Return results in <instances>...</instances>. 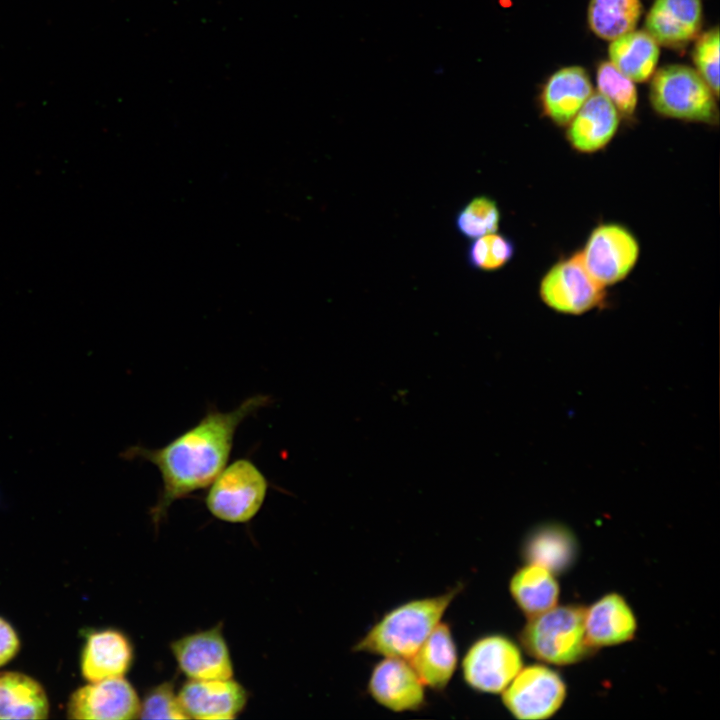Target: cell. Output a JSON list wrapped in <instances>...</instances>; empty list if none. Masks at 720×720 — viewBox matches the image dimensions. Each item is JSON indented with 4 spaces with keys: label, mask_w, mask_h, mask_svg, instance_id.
Listing matches in <instances>:
<instances>
[{
    "label": "cell",
    "mask_w": 720,
    "mask_h": 720,
    "mask_svg": "<svg viewBox=\"0 0 720 720\" xmlns=\"http://www.w3.org/2000/svg\"><path fill=\"white\" fill-rule=\"evenodd\" d=\"M271 402L269 395L255 394L230 411L209 407L196 424L164 446L132 445L120 453L122 459H141L159 471L162 488L150 510L156 526L175 501L211 484L229 461L240 424Z\"/></svg>",
    "instance_id": "cell-1"
},
{
    "label": "cell",
    "mask_w": 720,
    "mask_h": 720,
    "mask_svg": "<svg viewBox=\"0 0 720 720\" xmlns=\"http://www.w3.org/2000/svg\"><path fill=\"white\" fill-rule=\"evenodd\" d=\"M462 588V584H457L445 593L409 600L392 608L356 642L352 650L409 660L441 622Z\"/></svg>",
    "instance_id": "cell-2"
},
{
    "label": "cell",
    "mask_w": 720,
    "mask_h": 720,
    "mask_svg": "<svg viewBox=\"0 0 720 720\" xmlns=\"http://www.w3.org/2000/svg\"><path fill=\"white\" fill-rule=\"evenodd\" d=\"M586 607L555 606L528 617L519 639L532 657L553 665H571L592 655L594 648L585 629Z\"/></svg>",
    "instance_id": "cell-3"
},
{
    "label": "cell",
    "mask_w": 720,
    "mask_h": 720,
    "mask_svg": "<svg viewBox=\"0 0 720 720\" xmlns=\"http://www.w3.org/2000/svg\"><path fill=\"white\" fill-rule=\"evenodd\" d=\"M651 78L650 102L658 114L709 125L718 123L717 97L696 70L681 64L666 65Z\"/></svg>",
    "instance_id": "cell-4"
},
{
    "label": "cell",
    "mask_w": 720,
    "mask_h": 720,
    "mask_svg": "<svg viewBox=\"0 0 720 720\" xmlns=\"http://www.w3.org/2000/svg\"><path fill=\"white\" fill-rule=\"evenodd\" d=\"M205 505L217 519L246 523L261 509L269 482L249 458H237L220 471L208 486Z\"/></svg>",
    "instance_id": "cell-5"
},
{
    "label": "cell",
    "mask_w": 720,
    "mask_h": 720,
    "mask_svg": "<svg viewBox=\"0 0 720 720\" xmlns=\"http://www.w3.org/2000/svg\"><path fill=\"white\" fill-rule=\"evenodd\" d=\"M589 274L602 286L617 284L633 271L640 257V244L624 225H597L578 251Z\"/></svg>",
    "instance_id": "cell-6"
},
{
    "label": "cell",
    "mask_w": 720,
    "mask_h": 720,
    "mask_svg": "<svg viewBox=\"0 0 720 720\" xmlns=\"http://www.w3.org/2000/svg\"><path fill=\"white\" fill-rule=\"evenodd\" d=\"M522 667L519 646L502 634L475 640L461 663L466 684L475 691L490 694L502 693Z\"/></svg>",
    "instance_id": "cell-7"
},
{
    "label": "cell",
    "mask_w": 720,
    "mask_h": 720,
    "mask_svg": "<svg viewBox=\"0 0 720 720\" xmlns=\"http://www.w3.org/2000/svg\"><path fill=\"white\" fill-rule=\"evenodd\" d=\"M605 288L589 274L576 252L546 271L539 283V296L556 312L580 315L604 303Z\"/></svg>",
    "instance_id": "cell-8"
},
{
    "label": "cell",
    "mask_w": 720,
    "mask_h": 720,
    "mask_svg": "<svg viewBox=\"0 0 720 720\" xmlns=\"http://www.w3.org/2000/svg\"><path fill=\"white\" fill-rule=\"evenodd\" d=\"M566 695V684L556 671L534 664L522 667L502 691V702L516 719L542 720L561 708Z\"/></svg>",
    "instance_id": "cell-9"
},
{
    "label": "cell",
    "mask_w": 720,
    "mask_h": 720,
    "mask_svg": "<svg viewBox=\"0 0 720 720\" xmlns=\"http://www.w3.org/2000/svg\"><path fill=\"white\" fill-rule=\"evenodd\" d=\"M180 671L189 679H229L234 670L222 624L187 634L170 644Z\"/></svg>",
    "instance_id": "cell-10"
},
{
    "label": "cell",
    "mask_w": 720,
    "mask_h": 720,
    "mask_svg": "<svg viewBox=\"0 0 720 720\" xmlns=\"http://www.w3.org/2000/svg\"><path fill=\"white\" fill-rule=\"evenodd\" d=\"M140 700L124 677L90 682L71 696L67 713L71 719L127 720L138 717Z\"/></svg>",
    "instance_id": "cell-11"
},
{
    "label": "cell",
    "mask_w": 720,
    "mask_h": 720,
    "mask_svg": "<svg viewBox=\"0 0 720 720\" xmlns=\"http://www.w3.org/2000/svg\"><path fill=\"white\" fill-rule=\"evenodd\" d=\"M367 690L377 704L397 713L418 711L426 704L425 686L404 658L379 661L371 671Z\"/></svg>",
    "instance_id": "cell-12"
},
{
    "label": "cell",
    "mask_w": 720,
    "mask_h": 720,
    "mask_svg": "<svg viewBox=\"0 0 720 720\" xmlns=\"http://www.w3.org/2000/svg\"><path fill=\"white\" fill-rule=\"evenodd\" d=\"M180 705L189 719H234L246 706L245 688L229 679H189L177 693Z\"/></svg>",
    "instance_id": "cell-13"
},
{
    "label": "cell",
    "mask_w": 720,
    "mask_h": 720,
    "mask_svg": "<svg viewBox=\"0 0 720 720\" xmlns=\"http://www.w3.org/2000/svg\"><path fill=\"white\" fill-rule=\"evenodd\" d=\"M619 123L615 106L601 93L593 92L568 123L566 138L575 151L596 153L611 142Z\"/></svg>",
    "instance_id": "cell-14"
},
{
    "label": "cell",
    "mask_w": 720,
    "mask_h": 720,
    "mask_svg": "<svg viewBox=\"0 0 720 720\" xmlns=\"http://www.w3.org/2000/svg\"><path fill=\"white\" fill-rule=\"evenodd\" d=\"M701 24V0H654L645 19L646 31L666 47L686 45L697 36Z\"/></svg>",
    "instance_id": "cell-15"
},
{
    "label": "cell",
    "mask_w": 720,
    "mask_h": 720,
    "mask_svg": "<svg viewBox=\"0 0 720 720\" xmlns=\"http://www.w3.org/2000/svg\"><path fill=\"white\" fill-rule=\"evenodd\" d=\"M585 629L589 643L597 649L632 640L637 621L625 598L609 593L586 608Z\"/></svg>",
    "instance_id": "cell-16"
},
{
    "label": "cell",
    "mask_w": 720,
    "mask_h": 720,
    "mask_svg": "<svg viewBox=\"0 0 720 720\" xmlns=\"http://www.w3.org/2000/svg\"><path fill=\"white\" fill-rule=\"evenodd\" d=\"M132 660V645L122 632L114 629L94 632L82 652V675L90 682L124 677Z\"/></svg>",
    "instance_id": "cell-17"
},
{
    "label": "cell",
    "mask_w": 720,
    "mask_h": 720,
    "mask_svg": "<svg viewBox=\"0 0 720 720\" xmlns=\"http://www.w3.org/2000/svg\"><path fill=\"white\" fill-rule=\"evenodd\" d=\"M425 687L443 691L458 663L457 647L450 626L440 622L409 659Z\"/></svg>",
    "instance_id": "cell-18"
},
{
    "label": "cell",
    "mask_w": 720,
    "mask_h": 720,
    "mask_svg": "<svg viewBox=\"0 0 720 720\" xmlns=\"http://www.w3.org/2000/svg\"><path fill=\"white\" fill-rule=\"evenodd\" d=\"M592 93L584 68L564 67L551 75L543 88V112L558 126H567Z\"/></svg>",
    "instance_id": "cell-19"
},
{
    "label": "cell",
    "mask_w": 720,
    "mask_h": 720,
    "mask_svg": "<svg viewBox=\"0 0 720 720\" xmlns=\"http://www.w3.org/2000/svg\"><path fill=\"white\" fill-rule=\"evenodd\" d=\"M578 554L575 535L559 523H545L531 530L522 546L527 563L538 564L559 575L571 568Z\"/></svg>",
    "instance_id": "cell-20"
},
{
    "label": "cell",
    "mask_w": 720,
    "mask_h": 720,
    "mask_svg": "<svg viewBox=\"0 0 720 720\" xmlns=\"http://www.w3.org/2000/svg\"><path fill=\"white\" fill-rule=\"evenodd\" d=\"M555 576L545 567L533 563H527L512 575L509 583L510 594L527 617L538 615L557 605L560 589Z\"/></svg>",
    "instance_id": "cell-21"
},
{
    "label": "cell",
    "mask_w": 720,
    "mask_h": 720,
    "mask_svg": "<svg viewBox=\"0 0 720 720\" xmlns=\"http://www.w3.org/2000/svg\"><path fill=\"white\" fill-rule=\"evenodd\" d=\"M610 62L633 82H645L655 72L659 44L645 30L630 31L611 41Z\"/></svg>",
    "instance_id": "cell-22"
},
{
    "label": "cell",
    "mask_w": 720,
    "mask_h": 720,
    "mask_svg": "<svg viewBox=\"0 0 720 720\" xmlns=\"http://www.w3.org/2000/svg\"><path fill=\"white\" fill-rule=\"evenodd\" d=\"M48 700L42 686L18 672L0 674V719H45Z\"/></svg>",
    "instance_id": "cell-23"
},
{
    "label": "cell",
    "mask_w": 720,
    "mask_h": 720,
    "mask_svg": "<svg viewBox=\"0 0 720 720\" xmlns=\"http://www.w3.org/2000/svg\"><path fill=\"white\" fill-rule=\"evenodd\" d=\"M642 10L640 0H590L588 23L598 37L612 41L635 29Z\"/></svg>",
    "instance_id": "cell-24"
},
{
    "label": "cell",
    "mask_w": 720,
    "mask_h": 720,
    "mask_svg": "<svg viewBox=\"0 0 720 720\" xmlns=\"http://www.w3.org/2000/svg\"><path fill=\"white\" fill-rule=\"evenodd\" d=\"M501 212L497 202L487 195H478L462 206L455 216L457 232L467 239L497 232Z\"/></svg>",
    "instance_id": "cell-25"
},
{
    "label": "cell",
    "mask_w": 720,
    "mask_h": 720,
    "mask_svg": "<svg viewBox=\"0 0 720 720\" xmlns=\"http://www.w3.org/2000/svg\"><path fill=\"white\" fill-rule=\"evenodd\" d=\"M514 254L513 240L497 231L472 239L467 247L466 260L474 270L495 272L508 264Z\"/></svg>",
    "instance_id": "cell-26"
},
{
    "label": "cell",
    "mask_w": 720,
    "mask_h": 720,
    "mask_svg": "<svg viewBox=\"0 0 720 720\" xmlns=\"http://www.w3.org/2000/svg\"><path fill=\"white\" fill-rule=\"evenodd\" d=\"M596 81L598 92L615 106L620 116L632 117L637 106V90L634 82L623 75L610 61L599 64Z\"/></svg>",
    "instance_id": "cell-27"
},
{
    "label": "cell",
    "mask_w": 720,
    "mask_h": 720,
    "mask_svg": "<svg viewBox=\"0 0 720 720\" xmlns=\"http://www.w3.org/2000/svg\"><path fill=\"white\" fill-rule=\"evenodd\" d=\"M138 718L189 719L180 705L173 681L163 682L147 692L140 702Z\"/></svg>",
    "instance_id": "cell-28"
},
{
    "label": "cell",
    "mask_w": 720,
    "mask_h": 720,
    "mask_svg": "<svg viewBox=\"0 0 720 720\" xmlns=\"http://www.w3.org/2000/svg\"><path fill=\"white\" fill-rule=\"evenodd\" d=\"M697 72L719 96V29L715 27L703 33L697 40L694 52Z\"/></svg>",
    "instance_id": "cell-29"
},
{
    "label": "cell",
    "mask_w": 720,
    "mask_h": 720,
    "mask_svg": "<svg viewBox=\"0 0 720 720\" xmlns=\"http://www.w3.org/2000/svg\"><path fill=\"white\" fill-rule=\"evenodd\" d=\"M19 649V639L4 619L0 618V666L11 660Z\"/></svg>",
    "instance_id": "cell-30"
}]
</instances>
